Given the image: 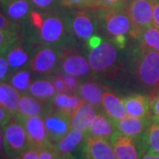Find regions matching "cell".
<instances>
[{"instance_id": "cell-1", "label": "cell", "mask_w": 159, "mask_h": 159, "mask_svg": "<svg viewBox=\"0 0 159 159\" xmlns=\"http://www.w3.org/2000/svg\"><path fill=\"white\" fill-rule=\"evenodd\" d=\"M20 29L30 41L44 45L57 44L65 38L67 29L65 15L59 11L33 9L29 17L20 23Z\"/></svg>"}, {"instance_id": "cell-2", "label": "cell", "mask_w": 159, "mask_h": 159, "mask_svg": "<svg viewBox=\"0 0 159 159\" xmlns=\"http://www.w3.org/2000/svg\"><path fill=\"white\" fill-rule=\"evenodd\" d=\"M135 74L150 90V97L159 93V52L143 45L134 51Z\"/></svg>"}, {"instance_id": "cell-3", "label": "cell", "mask_w": 159, "mask_h": 159, "mask_svg": "<svg viewBox=\"0 0 159 159\" xmlns=\"http://www.w3.org/2000/svg\"><path fill=\"white\" fill-rule=\"evenodd\" d=\"M71 11L65 15L67 29L81 40H89L96 33L98 20L96 9L69 8Z\"/></svg>"}, {"instance_id": "cell-4", "label": "cell", "mask_w": 159, "mask_h": 159, "mask_svg": "<svg viewBox=\"0 0 159 159\" xmlns=\"http://www.w3.org/2000/svg\"><path fill=\"white\" fill-rule=\"evenodd\" d=\"M98 22L113 41L129 34L132 22L126 9L96 8Z\"/></svg>"}, {"instance_id": "cell-5", "label": "cell", "mask_w": 159, "mask_h": 159, "mask_svg": "<svg viewBox=\"0 0 159 159\" xmlns=\"http://www.w3.org/2000/svg\"><path fill=\"white\" fill-rule=\"evenodd\" d=\"M2 127L6 157L8 159H16L30 146L26 130L14 117Z\"/></svg>"}, {"instance_id": "cell-6", "label": "cell", "mask_w": 159, "mask_h": 159, "mask_svg": "<svg viewBox=\"0 0 159 159\" xmlns=\"http://www.w3.org/2000/svg\"><path fill=\"white\" fill-rule=\"evenodd\" d=\"M132 28L129 35L139 39L142 31L153 23V0H134L127 6Z\"/></svg>"}, {"instance_id": "cell-7", "label": "cell", "mask_w": 159, "mask_h": 159, "mask_svg": "<svg viewBox=\"0 0 159 159\" xmlns=\"http://www.w3.org/2000/svg\"><path fill=\"white\" fill-rule=\"evenodd\" d=\"M47 134L52 144L60 141L72 129L71 115L58 110H48L43 115Z\"/></svg>"}, {"instance_id": "cell-8", "label": "cell", "mask_w": 159, "mask_h": 159, "mask_svg": "<svg viewBox=\"0 0 159 159\" xmlns=\"http://www.w3.org/2000/svg\"><path fill=\"white\" fill-rule=\"evenodd\" d=\"M117 59V51L115 45L101 40L91 45L89 54V63L90 68L97 72H103L112 66Z\"/></svg>"}, {"instance_id": "cell-9", "label": "cell", "mask_w": 159, "mask_h": 159, "mask_svg": "<svg viewBox=\"0 0 159 159\" xmlns=\"http://www.w3.org/2000/svg\"><path fill=\"white\" fill-rule=\"evenodd\" d=\"M57 56L56 49L49 47V45L41 47L34 51V55L30 58L29 67L37 74H51L57 67Z\"/></svg>"}, {"instance_id": "cell-10", "label": "cell", "mask_w": 159, "mask_h": 159, "mask_svg": "<svg viewBox=\"0 0 159 159\" xmlns=\"http://www.w3.org/2000/svg\"><path fill=\"white\" fill-rule=\"evenodd\" d=\"M19 121V120H18ZM26 130L30 145L41 148L51 144L43 116H32L20 120Z\"/></svg>"}, {"instance_id": "cell-11", "label": "cell", "mask_w": 159, "mask_h": 159, "mask_svg": "<svg viewBox=\"0 0 159 159\" xmlns=\"http://www.w3.org/2000/svg\"><path fill=\"white\" fill-rule=\"evenodd\" d=\"M110 142L117 159H140L142 157L136 138L125 136L117 131Z\"/></svg>"}, {"instance_id": "cell-12", "label": "cell", "mask_w": 159, "mask_h": 159, "mask_svg": "<svg viewBox=\"0 0 159 159\" xmlns=\"http://www.w3.org/2000/svg\"><path fill=\"white\" fill-rule=\"evenodd\" d=\"M82 154L92 159H117L111 142L102 137L86 135Z\"/></svg>"}, {"instance_id": "cell-13", "label": "cell", "mask_w": 159, "mask_h": 159, "mask_svg": "<svg viewBox=\"0 0 159 159\" xmlns=\"http://www.w3.org/2000/svg\"><path fill=\"white\" fill-rule=\"evenodd\" d=\"M61 69L63 73L75 77L83 76L89 73L90 66L89 60L72 50H65L61 53Z\"/></svg>"}, {"instance_id": "cell-14", "label": "cell", "mask_w": 159, "mask_h": 159, "mask_svg": "<svg viewBox=\"0 0 159 159\" xmlns=\"http://www.w3.org/2000/svg\"><path fill=\"white\" fill-rule=\"evenodd\" d=\"M0 8L10 20L19 25L29 17L33 10L29 0H1Z\"/></svg>"}, {"instance_id": "cell-15", "label": "cell", "mask_w": 159, "mask_h": 159, "mask_svg": "<svg viewBox=\"0 0 159 159\" xmlns=\"http://www.w3.org/2000/svg\"><path fill=\"white\" fill-rule=\"evenodd\" d=\"M152 117L135 118L127 116L125 119L113 122L117 130L125 136L137 138L141 136L148 127L152 124Z\"/></svg>"}, {"instance_id": "cell-16", "label": "cell", "mask_w": 159, "mask_h": 159, "mask_svg": "<svg viewBox=\"0 0 159 159\" xmlns=\"http://www.w3.org/2000/svg\"><path fill=\"white\" fill-rule=\"evenodd\" d=\"M128 116L135 118H149L151 116V97L143 95H132L123 98Z\"/></svg>"}, {"instance_id": "cell-17", "label": "cell", "mask_w": 159, "mask_h": 159, "mask_svg": "<svg viewBox=\"0 0 159 159\" xmlns=\"http://www.w3.org/2000/svg\"><path fill=\"white\" fill-rule=\"evenodd\" d=\"M43 102L33 97L29 93L20 94L17 113L14 118L20 121L32 116H43L48 111Z\"/></svg>"}, {"instance_id": "cell-18", "label": "cell", "mask_w": 159, "mask_h": 159, "mask_svg": "<svg viewBox=\"0 0 159 159\" xmlns=\"http://www.w3.org/2000/svg\"><path fill=\"white\" fill-rule=\"evenodd\" d=\"M97 115V110L88 102H83L71 116L72 128L84 132L90 126Z\"/></svg>"}, {"instance_id": "cell-19", "label": "cell", "mask_w": 159, "mask_h": 159, "mask_svg": "<svg viewBox=\"0 0 159 159\" xmlns=\"http://www.w3.org/2000/svg\"><path fill=\"white\" fill-rule=\"evenodd\" d=\"M102 112L106 114L110 119L115 122L127 117L123 99H120L113 93L105 91L102 97Z\"/></svg>"}, {"instance_id": "cell-20", "label": "cell", "mask_w": 159, "mask_h": 159, "mask_svg": "<svg viewBox=\"0 0 159 159\" xmlns=\"http://www.w3.org/2000/svg\"><path fill=\"white\" fill-rule=\"evenodd\" d=\"M117 131L113 122L108 116L104 112H99L86 132V135L102 137L110 141Z\"/></svg>"}, {"instance_id": "cell-21", "label": "cell", "mask_w": 159, "mask_h": 159, "mask_svg": "<svg viewBox=\"0 0 159 159\" xmlns=\"http://www.w3.org/2000/svg\"><path fill=\"white\" fill-rule=\"evenodd\" d=\"M103 91L101 86L95 82H85L80 84L77 95L84 102L94 106L97 111L102 110Z\"/></svg>"}, {"instance_id": "cell-22", "label": "cell", "mask_w": 159, "mask_h": 159, "mask_svg": "<svg viewBox=\"0 0 159 159\" xmlns=\"http://www.w3.org/2000/svg\"><path fill=\"white\" fill-rule=\"evenodd\" d=\"M86 137L84 132L72 128L60 141L53 144L57 155H72V152L83 143Z\"/></svg>"}, {"instance_id": "cell-23", "label": "cell", "mask_w": 159, "mask_h": 159, "mask_svg": "<svg viewBox=\"0 0 159 159\" xmlns=\"http://www.w3.org/2000/svg\"><path fill=\"white\" fill-rule=\"evenodd\" d=\"M142 157L146 152L159 153V124L152 122L141 136L137 137Z\"/></svg>"}, {"instance_id": "cell-24", "label": "cell", "mask_w": 159, "mask_h": 159, "mask_svg": "<svg viewBox=\"0 0 159 159\" xmlns=\"http://www.w3.org/2000/svg\"><path fill=\"white\" fill-rule=\"evenodd\" d=\"M5 55L11 71L22 68L30 61L29 51L25 46L21 44L20 40H18L8 49Z\"/></svg>"}, {"instance_id": "cell-25", "label": "cell", "mask_w": 159, "mask_h": 159, "mask_svg": "<svg viewBox=\"0 0 159 159\" xmlns=\"http://www.w3.org/2000/svg\"><path fill=\"white\" fill-rule=\"evenodd\" d=\"M83 100L77 94H67V93H56L53 97L52 104L56 110L72 114L79 108Z\"/></svg>"}, {"instance_id": "cell-26", "label": "cell", "mask_w": 159, "mask_h": 159, "mask_svg": "<svg viewBox=\"0 0 159 159\" xmlns=\"http://www.w3.org/2000/svg\"><path fill=\"white\" fill-rule=\"evenodd\" d=\"M28 93L39 101L45 102L55 96L56 90L51 80L43 79L33 81Z\"/></svg>"}, {"instance_id": "cell-27", "label": "cell", "mask_w": 159, "mask_h": 159, "mask_svg": "<svg viewBox=\"0 0 159 159\" xmlns=\"http://www.w3.org/2000/svg\"><path fill=\"white\" fill-rule=\"evenodd\" d=\"M9 84L17 89L20 94L28 93L31 85V73L28 70H19L12 74L9 80Z\"/></svg>"}, {"instance_id": "cell-28", "label": "cell", "mask_w": 159, "mask_h": 159, "mask_svg": "<svg viewBox=\"0 0 159 159\" xmlns=\"http://www.w3.org/2000/svg\"><path fill=\"white\" fill-rule=\"evenodd\" d=\"M141 45L153 49L159 52V30L153 26H150L142 31L140 36Z\"/></svg>"}, {"instance_id": "cell-29", "label": "cell", "mask_w": 159, "mask_h": 159, "mask_svg": "<svg viewBox=\"0 0 159 159\" xmlns=\"http://www.w3.org/2000/svg\"><path fill=\"white\" fill-rule=\"evenodd\" d=\"M4 84L7 90V98H6V102H4L3 106L11 114L12 117H15V115L17 113L18 107H19L20 93L9 83L4 82Z\"/></svg>"}, {"instance_id": "cell-30", "label": "cell", "mask_w": 159, "mask_h": 159, "mask_svg": "<svg viewBox=\"0 0 159 159\" xmlns=\"http://www.w3.org/2000/svg\"><path fill=\"white\" fill-rule=\"evenodd\" d=\"M18 40H20V30L0 29V54H5Z\"/></svg>"}, {"instance_id": "cell-31", "label": "cell", "mask_w": 159, "mask_h": 159, "mask_svg": "<svg viewBox=\"0 0 159 159\" xmlns=\"http://www.w3.org/2000/svg\"><path fill=\"white\" fill-rule=\"evenodd\" d=\"M34 10L43 11H57L58 6H61L60 0H29Z\"/></svg>"}, {"instance_id": "cell-32", "label": "cell", "mask_w": 159, "mask_h": 159, "mask_svg": "<svg viewBox=\"0 0 159 159\" xmlns=\"http://www.w3.org/2000/svg\"><path fill=\"white\" fill-rule=\"evenodd\" d=\"M61 6L66 8H93L97 7V0H60Z\"/></svg>"}, {"instance_id": "cell-33", "label": "cell", "mask_w": 159, "mask_h": 159, "mask_svg": "<svg viewBox=\"0 0 159 159\" xmlns=\"http://www.w3.org/2000/svg\"><path fill=\"white\" fill-rule=\"evenodd\" d=\"M97 8L127 9V6L123 0H97Z\"/></svg>"}, {"instance_id": "cell-34", "label": "cell", "mask_w": 159, "mask_h": 159, "mask_svg": "<svg viewBox=\"0 0 159 159\" xmlns=\"http://www.w3.org/2000/svg\"><path fill=\"white\" fill-rule=\"evenodd\" d=\"M60 75L62 76L63 80H64L66 85L67 87L68 94H76L80 86L79 80L76 79V77L66 74H62Z\"/></svg>"}, {"instance_id": "cell-35", "label": "cell", "mask_w": 159, "mask_h": 159, "mask_svg": "<svg viewBox=\"0 0 159 159\" xmlns=\"http://www.w3.org/2000/svg\"><path fill=\"white\" fill-rule=\"evenodd\" d=\"M10 73V66L5 54H0V83L7 80Z\"/></svg>"}, {"instance_id": "cell-36", "label": "cell", "mask_w": 159, "mask_h": 159, "mask_svg": "<svg viewBox=\"0 0 159 159\" xmlns=\"http://www.w3.org/2000/svg\"><path fill=\"white\" fill-rule=\"evenodd\" d=\"M56 156H57V152L52 143L39 148L38 159H54Z\"/></svg>"}, {"instance_id": "cell-37", "label": "cell", "mask_w": 159, "mask_h": 159, "mask_svg": "<svg viewBox=\"0 0 159 159\" xmlns=\"http://www.w3.org/2000/svg\"><path fill=\"white\" fill-rule=\"evenodd\" d=\"M0 29H12L20 30V25L15 22H12L4 14L0 8Z\"/></svg>"}, {"instance_id": "cell-38", "label": "cell", "mask_w": 159, "mask_h": 159, "mask_svg": "<svg viewBox=\"0 0 159 159\" xmlns=\"http://www.w3.org/2000/svg\"><path fill=\"white\" fill-rule=\"evenodd\" d=\"M51 82L55 88L56 93H67L68 94V90H67V87L66 85L64 80H63L62 76L60 74L55 75L51 78Z\"/></svg>"}, {"instance_id": "cell-39", "label": "cell", "mask_w": 159, "mask_h": 159, "mask_svg": "<svg viewBox=\"0 0 159 159\" xmlns=\"http://www.w3.org/2000/svg\"><path fill=\"white\" fill-rule=\"evenodd\" d=\"M151 116L153 122L159 124V93L151 97Z\"/></svg>"}, {"instance_id": "cell-40", "label": "cell", "mask_w": 159, "mask_h": 159, "mask_svg": "<svg viewBox=\"0 0 159 159\" xmlns=\"http://www.w3.org/2000/svg\"><path fill=\"white\" fill-rule=\"evenodd\" d=\"M38 156H39V148L30 145L16 159H38Z\"/></svg>"}, {"instance_id": "cell-41", "label": "cell", "mask_w": 159, "mask_h": 159, "mask_svg": "<svg viewBox=\"0 0 159 159\" xmlns=\"http://www.w3.org/2000/svg\"><path fill=\"white\" fill-rule=\"evenodd\" d=\"M12 118L11 114L0 103V126H4Z\"/></svg>"}, {"instance_id": "cell-42", "label": "cell", "mask_w": 159, "mask_h": 159, "mask_svg": "<svg viewBox=\"0 0 159 159\" xmlns=\"http://www.w3.org/2000/svg\"><path fill=\"white\" fill-rule=\"evenodd\" d=\"M152 26L159 30V0H153V23Z\"/></svg>"}, {"instance_id": "cell-43", "label": "cell", "mask_w": 159, "mask_h": 159, "mask_svg": "<svg viewBox=\"0 0 159 159\" xmlns=\"http://www.w3.org/2000/svg\"><path fill=\"white\" fill-rule=\"evenodd\" d=\"M6 153L4 148V135H3V127L0 126V159H6Z\"/></svg>"}, {"instance_id": "cell-44", "label": "cell", "mask_w": 159, "mask_h": 159, "mask_svg": "<svg viewBox=\"0 0 159 159\" xmlns=\"http://www.w3.org/2000/svg\"><path fill=\"white\" fill-rule=\"evenodd\" d=\"M6 98H7V90L3 82V83H0V103L2 105L6 101Z\"/></svg>"}, {"instance_id": "cell-45", "label": "cell", "mask_w": 159, "mask_h": 159, "mask_svg": "<svg viewBox=\"0 0 159 159\" xmlns=\"http://www.w3.org/2000/svg\"><path fill=\"white\" fill-rule=\"evenodd\" d=\"M140 159H159V153L146 152Z\"/></svg>"}, {"instance_id": "cell-46", "label": "cell", "mask_w": 159, "mask_h": 159, "mask_svg": "<svg viewBox=\"0 0 159 159\" xmlns=\"http://www.w3.org/2000/svg\"><path fill=\"white\" fill-rule=\"evenodd\" d=\"M54 159H75L72 155H57Z\"/></svg>"}, {"instance_id": "cell-47", "label": "cell", "mask_w": 159, "mask_h": 159, "mask_svg": "<svg viewBox=\"0 0 159 159\" xmlns=\"http://www.w3.org/2000/svg\"><path fill=\"white\" fill-rule=\"evenodd\" d=\"M123 1L125 2V5L128 6V5H129V4H131V3H132V2H133L134 0H123Z\"/></svg>"}, {"instance_id": "cell-48", "label": "cell", "mask_w": 159, "mask_h": 159, "mask_svg": "<svg viewBox=\"0 0 159 159\" xmlns=\"http://www.w3.org/2000/svg\"><path fill=\"white\" fill-rule=\"evenodd\" d=\"M81 159H92V158H90L89 157H88V156H86V155H83V154H82V158Z\"/></svg>"}, {"instance_id": "cell-49", "label": "cell", "mask_w": 159, "mask_h": 159, "mask_svg": "<svg viewBox=\"0 0 159 159\" xmlns=\"http://www.w3.org/2000/svg\"><path fill=\"white\" fill-rule=\"evenodd\" d=\"M6 159H8V158H7V157H6Z\"/></svg>"}, {"instance_id": "cell-50", "label": "cell", "mask_w": 159, "mask_h": 159, "mask_svg": "<svg viewBox=\"0 0 159 159\" xmlns=\"http://www.w3.org/2000/svg\"><path fill=\"white\" fill-rule=\"evenodd\" d=\"M0 1H1V0H0Z\"/></svg>"}]
</instances>
